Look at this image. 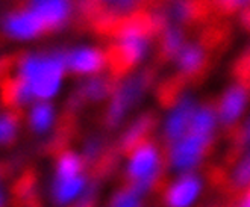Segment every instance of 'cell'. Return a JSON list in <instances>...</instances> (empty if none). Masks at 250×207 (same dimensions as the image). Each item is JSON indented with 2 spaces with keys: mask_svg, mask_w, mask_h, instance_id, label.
<instances>
[{
  "mask_svg": "<svg viewBox=\"0 0 250 207\" xmlns=\"http://www.w3.org/2000/svg\"><path fill=\"white\" fill-rule=\"evenodd\" d=\"M68 73L65 52H31L16 65V79L32 88L37 101H52L61 94Z\"/></svg>",
  "mask_w": 250,
  "mask_h": 207,
  "instance_id": "cell-1",
  "label": "cell"
},
{
  "mask_svg": "<svg viewBox=\"0 0 250 207\" xmlns=\"http://www.w3.org/2000/svg\"><path fill=\"white\" fill-rule=\"evenodd\" d=\"M86 162L75 150H64L56 156L49 194L55 207H76L90 190Z\"/></svg>",
  "mask_w": 250,
  "mask_h": 207,
  "instance_id": "cell-2",
  "label": "cell"
},
{
  "mask_svg": "<svg viewBox=\"0 0 250 207\" xmlns=\"http://www.w3.org/2000/svg\"><path fill=\"white\" fill-rule=\"evenodd\" d=\"M166 167V151L158 142L146 139L127 151L123 174L127 186L146 197L159 183Z\"/></svg>",
  "mask_w": 250,
  "mask_h": 207,
  "instance_id": "cell-3",
  "label": "cell"
},
{
  "mask_svg": "<svg viewBox=\"0 0 250 207\" xmlns=\"http://www.w3.org/2000/svg\"><path fill=\"white\" fill-rule=\"evenodd\" d=\"M212 144V138H205L188 132L185 136L166 147L167 169L174 175L197 172L207 159Z\"/></svg>",
  "mask_w": 250,
  "mask_h": 207,
  "instance_id": "cell-4",
  "label": "cell"
},
{
  "mask_svg": "<svg viewBox=\"0 0 250 207\" xmlns=\"http://www.w3.org/2000/svg\"><path fill=\"white\" fill-rule=\"evenodd\" d=\"M147 82L149 79L146 75H132L114 88L105 115L108 127H120L126 121L129 112L138 105V101L146 93Z\"/></svg>",
  "mask_w": 250,
  "mask_h": 207,
  "instance_id": "cell-5",
  "label": "cell"
},
{
  "mask_svg": "<svg viewBox=\"0 0 250 207\" xmlns=\"http://www.w3.org/2000/svg\"><path fill=\"white\" fill-rule=\"evenodd\" d=\"M152 41L147 29L137 21L122 26L115 35V53L123 67H137L143 64L150 53Z\"/></svg>",
  "mask_w": 250,
  "mask_h": 207,
  "instance_id": "cell-6",
  "label": "cell"
},
{
  "mask_svg": "<svg viewBox=\"0 0 250 207\" xmlns=\"http://www.w3.org/2000/svg\"><path fill=\"white\" fill-rule=\"evenodd\" d=\"M197 106L196 98L191 94H181L171 103L163 120V127H161L166 145L181 139L189 132L191 120H193Z\"/></svg>",
  "mask_w": 250,
  "mask_h": 207,
  "instance_id": "cell-7",
  "label": "cell"
},
{
  "mask_svg": "<svg viewBox=\"0 0 250 207\" xmlns=\"http://www.w3.org/2000/svg\"><path fill=\"white\" fill-rule=\"evenodd\" d=\"M205 192V179L199 172L174 175L163 194L164 207H194Z\"/></svg>",
  "mask_w": 250,
  "mask_h": 207,
  "instance_id": "cell-8",
  "label": "cell"
},
{
  "mask_svg": "<svg viewBox=\"0 0 250 207\" xmlns=\"http://www.w3.org/2000/svg\"><path fill=\"white\" fill-rule=\"evenodd\" d=\"M250 103V93L249 88L244 83H232L229 85L223 94L220 95L217 103V115L220 127L223 129H233L237 127L247 115Z\"/></svg>",
  "mask_w": 250,
  "mask_h": 207,
  "instance_id": "cell-9",
  "label": "cell"
},
{
  "mask_svg": "<svg viewBox=\"0 0 250 207\" xmlns=\"http://www.w3.org/2000/svg\"><path fill=\"white\" fill-rule=\"evenodd\" d=\"M3 32L12 41L27 42L42 37L47 27L31 8L23 6L5 14Z\"/></svg>",
  "mask_w": 250,
  "mask_h": 207,
  "instance_id": "cell-10",
  "label": "cell"
},
{
  "mask_svg": "<svg viewBox=\"0 0 250 207\" xmlns=\"http://www.w3.org/2000/svg\"><path fill=\"white\" fill-rule=\"evenodd\" d=\"M65 62L68 73L86 79L102 75L106 68L108 56L100 47L78 46L65 52Z\"/></svg>",
  "mask_w": 250,
  "mask_h": 207,
  "instance_id": "cell-11",
  "label": "cell"
},
{
  "mask_svg": "<svg viewBox=\"0 0 250 207\" xmlns=\"http://www.w3.org/2000/svg\"><path fill=\"white\" fill-rule=\"evenodd\" d=\"M27 6L42 20L47 32L65 27L73 12L71 0H29Z\"/></svg>",
  "mask_w": 250,
  "mask_h": 207,
  "instance_id": "cell-12",
  "label": "cell"
},
{
  "mask_svg": "<svg viewBox=\"0 0 250 207\" xmlns=\"http://www.w3.org/2000/svg\"><path fill=\"white\" fill-rule=\"evenodd\" d=\"M58 112L52 101H35L26 109V126L37 136H46L56 124Z\"/></svg>",
  "mask_w": 250,
  "mask_h": 207,
  "instance_id": "cell-13",
  "label": "cell"
},
{
  "mask_svg": "<svg viewBox=\"0 0 250 207\" xmlns=\"http://www.w3.org/2000/svg\"><path fill=\"white\" fill-rule=\"evenodd\" d=\"M176 67L184 76H194L207 62V50L199 42L188 41L174 57Z\"/></svg>",
  "mask_w": 250,
  "mask_h": 207,
  "instance_id": "cell-14",
  "label": "cell"
},
{
  "mask_svg": "<svg viewBox=\"0 0 250 207\" xmlns=\"http://www.w3.org/2000/svg\"><path fill=\"white\" fill-rule=\"evenodd\" d=\"M218 127H220V121H218L215 106L199 105L193 115V120H191L189 132L205 138L215 139V133Z\"/></svg>",
  "mask_w": 250,
  "mask_h": 207,
  "instance_id": "cell-15",
  "label": "cell"
},
{
  "mask_svg": "<svg viewBox=\"0 0 250 207\" xmlns=\"http://www.w3.org/2000/svg\"><path fill=\"white\" fill-rule=\"evenodd\" d=\"M112 94V86L108 77L105 76H93L86 77L79 86V95L82 100L90 103H102L105 100H109Z\"/></svg>",
  "mask_w": 250,
  "mask_h": 207,
  "instance_id": "cell-16",
  "label": "cell"
},
{
  "mask_svg": "<svg viewBox=\"0 0 250 207\" xmlns=\"http://www.w3.org/2000/svg\"><path fill=\"white\" fill-rule=\"evenodd\" d=\"M153 120L150 115H141L135 118L134 121H130L129 126L125 129L120 138V147L123 150L129 151L132 147L138 145L140 142L147 139V135L152 129Z\"/></svg>",
  "mask_w": 250,
  "mask_h": 207,
  "instance_id": "cell-17",
  "label": "cell"
},
{
  "mask_svg": "<svg viewBox=\"0 0 250 207\" xmlns=\"http://www.w3.org/2000/svg\"><path fill=\"white\" fill-rule=\"evenodd\" d=\"M37 101L32 88L26 82L14 77L8 85V103L14 111L27 109Z\"/></svg>",
  "mask_w": 250,
  "mask_h": 207,
  "instance_id": "cell-18",
  "label": "cell"
},
{
  "mask_svg": "<svg viewBox=\"0 0 250 207\" xmlns=\"http://www.w3.org/2000/svg\"><path fill=\"white\" fill-rule=\"evenodd\" d=\"M229 183L238 192L250 189V147L244 149V151L230 168Z\"/></svg>",
  "mask_w": 250,
  "mask_h": 207,
  "instance_id": "cell-19",
  "label": "cell"
},
{
  "mask_svg": "<svg viewBox=\"0 0 250 207\" xmlns=\"http://www.w3.org/2000/svg\"><path fill=\"white\" fill-rule=\"evenodd\" d=\"M20 135V118L14 109L3 111L0 115V144L11 147Z\"/></svg>",
  "mask_w": 250,
  "mask_h": 207,
  "instance_id": "cell-20",
  "label": "cell"
},
{
  "mask_svg": "<svg viewBox=\"0 0 250 207\" xmlns=\"http://www.w3.org/2000/svg\"><path fill=\"white\" fill-rule=\"evenodd\" d=\"M187 41H185V35H184V31L179 27V26H168L164 29L163 32V37H161V50L163 53L168 57H176L181 52V49L185 46Z\"/></svg>",
  "mask_w": 250,
  "mask_h": 207,
  "instance_id": "cell-21",
  "label": "cell"
},
{
  "mask_svg": "<svg viewBox=\"0 0 250 207\" xmlns=\"http://www.w3.org/2000/svg\"><path fill=\"white\" fill-rule=\"evenodd\" d=\"M106 207H144V195L126 185L114 192Z\"/></svg>",
  "mask_w": 250,
  "mask_h": 207,
  "instance_id": "cell-22",
  "label": "cell"
},
{
  "mask_svg": "<svg viewBox=\"0 0 250 207\" xmlns=\"http://www.w3.org/2000/svg\"><path fill=\"white\" fill-rule=\"evenodd\" d=\"M191 14H193V5H191L189 0H176L170 8L171 19L178 23H184L189 20Z\"/></svg>",
  "mask_w": 250,
  "mask_h": 207,
  "instance_id": "cell-23",
  "label": "cell"
},
{
  "mask_svg": "<svg viewBox=\"0 0 250 207\" xmlns=\"http://www.w3.org/2000/svg\"><path fill=\"white\" fill-rule=\"evenodd\" d=\"M102 149H104V144H102L99 138H90L83 142L81 154L83 156L86 164H93V162L99 159V156L102 154Z\"/></svg>",
  "mask_w": 250,
  "mask_h": 207,
  "instance_id": "cell-24",
  "label": "cell"
},
{
  "mask_svg": "<svg viewBox=\"0 0 250 207\" xmlns=\"http://www.w3.org/2000/svg\"><path fill=\"white\" fill-rule=\"evenodd\" d=\"M238 141H240V145L243 147V149L250 147V113L246 115V118H244L241 126H240Z\"/></svg>",
  "mask_w": 250,
  "mask_h": 207,
  "instance_id": "cell-25",
  "label": "cell"
},
{
  "mask_svg": "<svg viewBox=\"0 0 250 207\" xmlns=\"http://www.w3.org/2000/svg\"><path fill=\"white\" fill-rule=\"evenodd\" d=\"M99 2H105L108 5H112L119 12H127L135 6L137 0H99Z\"/></svg>",
  "mask_w": 250,
  "mask_h": 207,
  "instance_id": "cell-26",
  "label": "cell"
},
{
  "mask_svg": "<svg viewBox=\"0 0 250 207\" xmlns=\"http://www.w3.org/2000/svg\"><path fill=\"white\" fill-rule=\"evenodd\" d=\"M233 207H250V189H246L240 192V195L235 201Z\"/></svg>",
  "mask_w": 250,
  "mask_h": 207,
  "instance_id": "cell-27",
  "label": "cell"
},
{
  "mask_svg": "<svg viewBox=\"0 0 250 207\" xmlns=\"http://www.w3.org/2000/svg\"><path fill=\"white\" fill-rule=\"evenodd\" d=\"M220 2L226 6H241V5L247 3L249 0H220Z\"/></svg>",
  "mask_w": 250,
  "mask_h": 207,
  "instance_id": "cell-28",
  "label": "cell"
}]
</instances>
